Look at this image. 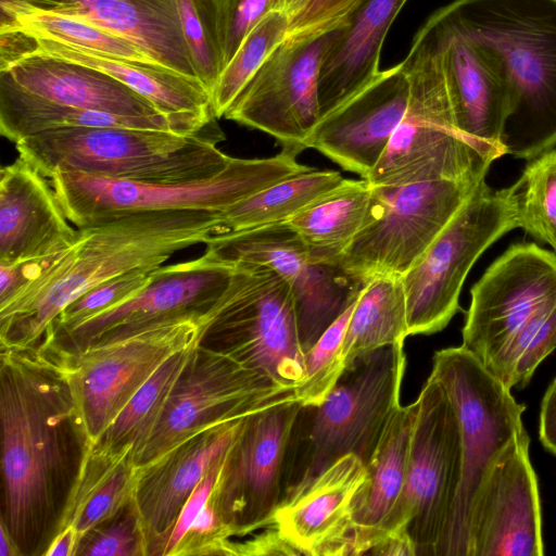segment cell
Listing matches in <instances>:
<instances>
[{"label": "cell", "mask_w": 556, "mask_h": 556, "mask_svg": "<svg viewBox=\"0 0 556 556\" xmlns=\"http://www.w3.org/2000/svg\"><path fill=\"white\" fill-rule=\"evenodd\" d=\"M516 184L519 228L556 250V149L527 164Z\"/></svg>", "instance_id": "40"}, {"label": "cell", "mask_w": 556, "mask_h": 556, "mask_svg": "<svg viewBox=\"0 0 556 556\" xmlns=\"http://www.w3.org/2000/svg\"><path fill=\"white\" fill-rule=\"evenodd\" d=\"M197 344L169 356L93 444L113 452L132 448L136 458L157 426L173 388Z\"/></svg>", "instance_id": "36"}, {"label": "cell", "mask_w": 556, "mask_h": 556, "mask_svg": "<svg viewBox=\"0 0 556 556\" xmlns=\"http://www.w3.org/2000/svg\"><path fill=\"white\" fill-rule=\"evenodd\" d=\"M236 553L239 555H301L275 528L252 540L236 542Z\"/></svg>", "instance_id": "48"}, {"label": "cell", "mask_w": 556, "mask_h": 556, "mask_svg": "<svg viewBox=\"0 0 556 556\" xmlns=\"http://www.w3.org/2000/svg\"><path fill=\"white\" fill-rule=\"evenodd\" d=\"M204 252L232 266L270 267L289 283L304 354L367 283L337 265L315 262L302 238L286 222L214 236L205 243Z\"/></svg>", "instance_id": "16"}, {"label": "cell", "mask_w": 556, "mask_h": 556, "mask_svg": "<svg viewBox=\"0 0 556 556\" xmlns=\"http://www.w3.org/2000/svg\"><path fill=\"white\" fill-rule=\"evenodd\" d=\"M40 10L74 15L136 46L152 62L197 78L175 0H26L8 13Z\"/></svg>", "instance_id": "26"}, {"label": "cell", "mask_w": 556, "mask_h": 556, "mask_svg": "<svg viewBox=\"0 0 556 556\" xmlns=\"http://www.w3.org/2000/svg\"><path fill=\"white\" fill-rule=\"evenodd\" d=\"M0 426V525L18 556H45L92 444L70 351L49 338L1 348Z\"/></svg>", "instance_id": "1"}, {"label": "cell", "mask_w": 556, "mask_h": 556, "mask_svg": "<svg viewBox=\"0 0 556 556\" xmlns=\"http://www.w3.org/2000/svg\"><path fill=\"white\" fill-rule=\"evenodd\" d=\"M405 367L404 342L382 346L346 367L319 405H302L291 434L282 502L344 455L368 463L401 405Z\"/></svg>", "instance_id": "5"}, {"label": "cell", "mask_w": 556, "mask_h": 556, "mask_svg": "<svg viewBox=\"0 0 556 556\" xmlns=\"http://www.w3.org/2000/svg\"><path fill=\"white\" fill-rule=\"evenodd\" d=\"M224 456L225 454L216 459L184 505L169 536L164 556L173 555L175 548L188 532L194 518L208 501L218 477Z\"/></svg>", "instance_id": "46"}, {"label": "cell", "mask_w": 556, "mask_h": 556, "mask_svg": "<svg viewBox=\"0 0 556 556\" xmlns=\"http://www.w3.org/2000/svg\"><path fill=\"white\" fill-rule=\"evenodd\" d=\"M25 34L28 37V53L41 51L94 67L141 94L163 115L200 123L217 118L213 113L211 93L197 78L157 63L109 56L54 39Z\"/></svg>", "instance_id": "29"}, {"label": "cell", "mask_w": 556, "mask_h": 556, "mask_svg": "<svg viewBox=\"0 0 556 556\" xmlns=\"http://www.w3.org/2000/svg\"><path fill=\"white\" fill-rule=\"evenodd\" d=\"M529 435L511 442L489 472L469 529L468 556H541V505Z\"/></svg>", "instance_id": "20"}, {"label": "cell", "mask_w": 556, "mask_h": 556, "mask_svg": "<svg viewBox=\"0 0 556 556\" xmlns=\"http://www.w3.org/2000/svg\"><path fill=\"white\" fill-rule=\"evenodd\" d=\"M352 2V0H307L290 17L288 35L301 33L340 17Z\"/></svg>", "instance_id": "47"}, {"label": "cell", "mask_w": 556, "mask_h": 556, "mask_svg": "<svg viewBox=\"0 0 556 556\" xmlns=\"http://www.w3.org/2000/svg\"><path fill=\"white\" fill-rule=\"evenodd\" d=\"M77 229L42 174L21 157L0 170V264L43 260L66 250Z\"/></svg>", "instance_id": "25"}, {"label": "cell", "mask_w": 556, "mask_h": 556, "mask_svg": "<svg viewBox=\"0 0 556 556\" xmlns=\"http://www.w3.org/2000/svg\"><path fill=\"white\" fill-rule=\"evenodd\" d=\"M75 241L48 257L35 277L0 304V348L38 344L60 313L98 285L151 270L187 248L220 235L219 213L140 212L77 228Z\"/></svg>", "instance_id": "2"}, {"label": "cell", "mask_w": 556, "mask_h": 556, "mask_svg": "<svg viewBox=\"0 0 556 556\" xmlns=\"http://www.w3.org/2000/svg\"><path fill=\"white\" fill-rule=\"evenodd\" d=\"M539 437L542 445L556 456V377L541 404Z\"/></svg>", "instance_id": "49"}, {"label": "cell", "mask_w": 556, "mask_h": 556, "mask_svg": "<svg viewBox=\"0 0 556 556\" xmlns=\"http://www.w3.org/2000/svg\"><path fill=\"white\" fill-rule=\"evenodd\" d=\"M78 543L75 529L67 527L56 535L45 556H75Z\"/></svg>", "instance_id": "51"}, {"label": "cell", "mask_w": 556, "mask_h": 556, "mask_svg": "<svg viewBox=\"0 0 556 556\" xmlns=\"http://www.w3.org/2000/svg\"><path fill=\"white\" fill-rule=\"evenodd\" d=\"M432 16L456 125L465 137L496 160L505 154L502 134L511 105L504 66L489 48L465 36L442 9Z\"/></svg>", "instance_id": "21"}, {"label": "cell", "mask_w": 556, "mask_h": 556, "mask_svg": "<svg viewBox=\"0 0 556 556\" xmlns=\"http://www.w3.org/2000/svg\"><path fill=\"white\" fill-rule=\"evenodd\" d=\"M366 477L358 456L340 457L282 502L273 525L301 555H351L354 502Z\"/></svg>", "instance_id": "24"}, {"label": "cell", "mask_w": 556, "mask_h": 556, "mask_svg": "<svg viewBox=\"0 0 556 556\" xmlns=\"http://www.w3.org/2000/svg\"><path fill=\"white\" fill-rule=\"evenodd\" d=\"M285 0H220L224 67L248 34L270 12L285 11Z\"/></svg>", "instance_id": "45"}, {"label": "cell", "mask_w": 556, "mask_h": 556, "mask_svg": "<svg viewBox=\"0 0 556 556\" xmlns=\"http://www.w3.org/2000/svg\"><path fill=\"white\" fill-rule=\"evenodd\" d=\"M290 15L274 11L266 15L243 39L235 55L224 67L212 92V109L219 118L237 96L288 35Z\"/></svg>", "instance_id": "39"}, {"label": "cell", "mask_w": 556, "mask_h": 556, "mask_svg": "<svg viewBox=\"0 0 556 556\" xmlns=\"http://www.w3.org/2000/svg\"><path fill=\"white\" fill-rule=\"evenodd\" d=\"M343 179L334 170L308 168L278 180L220 212V235L287 222Z\"/></svg>", "instance_id": "35"}, {"label": "cell", "mask_w": 556, "mask_h": 556, "mask_svg": "<svg viewBox=\"0 0 556 556\" xmlns=\"http://www.w3.org/2000/svg\"><path fill=\"white\" fill-rule=\"evenodd\" d=\"M519 228L516 184L492 189L481 181L471 197L402 276L409 336L443 330L459 311L464 281L479 256Z\"/></svg>", "instance_id": "10"}, {"label": "cell", "mask_w": 556, "mask_h": 556, "mask_svg": "<svg viewBox=\"0 0 556 556\" xmlns=\"http://www.w3.org/2000/svg\"><path fill=\"white\" fill-rule=\"evenodd\" d=\"M291 394L293 389L198 343L135 464L147 466L203 430L242 419Z\"/></svg>", "instance_id": "15"}, {"label": "cell", "mask_w": 556, "mask_h": 556, "mask_svg": "<svg viewBox=\"0 0 556 556\" xmlns=\"http://www.w3.org/2000/svg\"><path fill=\"white\" fill-rule=\"evenodd\" d=\"M199 344L293 389L304 374L291 287L263 265H233L207 315Z\"/></svg>", "instance_id": "9"}, {"label": "cell", "mask_w": 556, "mask_h": 556, "mask_svg": "<svg viewBox=\"0 0 556 556\" xmlns=\"http://www.w3.org/2000/svg\"><path fill=\"white\" fill-rule=\"evenodd\" d=\"M416 404L406 481L382 539L407 531L416 556H440L462 478L460 430L448 395L431 372Z\"/></svg>", "instance_id": "11"}, {"label": "cell", "mask_w": 556, "mask_h": 556, "mask_svg": "<svg viewBox=\"0 0 556 556\" xmlns=\"http://www.w3.org/2000/svg\"><path fill=\"white\" fill-rule=\"evenodd\" d=\"M0 29H20L109 56L152 62L126 39L74 15L24 10L1 18Z\"/></svg>", "instance_id": "37"}, {"label": "cell", "mask_w": 556, "mask_h": 556, "mask_svg": "<svg viewBox=\"0 0 556 556\" xmlns=\"http://www.w3.org/2000/svg\"><path fill=\"white\" fill-rule=\"evenodd\" d=\"M371 190L364 178L343 179L286 223L302 238L315 262L336 265L367 220Z\"/></svg>", "instance_id": "33"}, {"label": "cell", "mask_w": 556, "mask_h": 556, "mask_svg": "<svg viewBox=\"0 0 556 556\" xmlns=\"http://www.w3.org/2000/svg\"><path fill=\"white\" fill-rule=\"evenodd\" d=\"M137 477L132 448L113 452L91 444L66 505L60 532L72 527L80 542L134 497Z\"/></svg>", "instance_id": "32"}, {"label": "cell", "mask_w": 556, "mask_h": 556, "mask_svg": "<svg viewBox=\"0 0 556 556\" xmlns=\"http://www.w3.org/2000/svg\"><path fill=\"white\" fill-rule=\"evenodd\" d=\"M75 556H148L134 497L114 517L88 532Z\"/></svg>", "instance_id": "43"}, {"label": "cell", "mask_w": 556, "mask_h": 556, "mask_svg": "<svg viewBox=\"0 0 556 556\" xmlns=\"http://www.w3.org/2000/svg\"><path fill=\"white\" fill-rule=\"evenodd\" d=\"M463 346L484 364L539 309L556 302V254L509 247L471 288Z\"/></svg>", "instance_id": "19"}, {"label": "cell", "mask_w": 556, "mask_h": 556, "mask_svg": "<svg viewBox=\"0 0 556 556\" xmlns=\"http://www.w3.org/2000/svg\"><path fill=\"white\" fill-rule=\"evenodd\" d=\"M352 1L354 2L355 0H352ZM353 2H352V3H353Z\"/></svg>", "instance_id": "54"}, {"label": "cell", "mask_w": 556, "mask_h": 556, "mask_svg": "<svg viewBox=\"0 0 556 556\" xmlns=\"http://www.w3.org/2000/svg\"><path fill=\"white\" fill-rule=\"evenodd\" d=\"M416 401L400 405L372 456L354 502L351 555H365L381 541L383 527L400 501L407 476Z\"/></svg>", "instance_id": "30"}, {"label": "cell", "mask_w": 556, "mask_h": 556, "mask_svg": "<svg viewBox=\"0 0 556 556\" xmlns=\"http://www.w3.org/2000/svg\"><path fill=\"white\" fill-rule=\"evenodd\" d=\"M501 60L511 91L505 154L532 160L556 146V0H455L442 8Z\"/></svg>", "instance_id": "3"}, {"label": "cell", "mask_w": 556, "mask_h": 556, "mask_svg": "<svg viewBox=\"0 0 556 556\" xmlns=\"http://www.w3.org/2000/svg\"><path fill=\"white\" fill-rule=\"evenodd\" d=\"M408 97L409 83L402 64L382 71L365 88L320 117L306 147L366 178L400 125Z\"/></svg>", "instance_id": "22"}, {"label": "cell", "mask_w": 556, "mask_h": 556, "mask_svg": "<svg viewBox=\"0 0 556 556\" xmlns=\"http://www.w3.org/2000/svg\"><path fill=\"white\" fill-rule=\"evenodd\" d=\"M406 1L355 0L350 5L340 34L323 59L318 79L320 117L378 76L384 38Z\"/></svg>", "instance_id": "28"}, {"label": "cell", "mask_w": 556, "mask_h": 556, "mask_svg": "<svg viewBox=\"0 0 556 556\" xmlns=\"http://www.w3.org/2000/svg\"><path fill=\"white\" fill-rule=\"evenodd\" d=\"M217 121L197 132L127 127H66L15 143L18 157L45 177L81 172L143 182H181L222 172L231 156L217 148Z\"/></svg>", "instance_id": "4"}, {"label": "cell", "mask_w": 556, "mask_h": 556, "mask_svg": "<svg viewBox=\"0 0 556 556\" xmlns=\"http://www.w3.org/2000/svg\"><path fill=\"white\" fill-rule=\"evenodd\" d=\"M281 150L266 159L232 157L215 176L181 182H143L81 172L49 178L67 219L77 228L140 212L220 213L254 192L311 167Z\"/></svg>", "instance_id": "7"}, {"label": "cell", "mask_w": 556, "mask_h": 556, "mask_svg": "<svg viewBox=\"0 0 556 556\" xmlns=\"http://www.w3.org/2000/svg\"><path fill=\"white\" fill-rule=\"evenodd\" d=\"M198 79L212 92L224 70L220 0H175Z\"/></svg>", "instance_id": "41"}, {"label": "cell", "mask_w": 556, "mask_h": 556, "mask_svg": "<svg viewBox=\"0 0 556 556\" xmlns=\"http://www.w3.org/2000/svg\"><path fill=\"white\" fill-rule=\"evenodd\" d=\"M556 348V302L539 309L483 366L506 388H522Z\"/></svg>", "instance_id": "38"}, {"label": "cell", "mask_w": 556, "mask_h": 556, "mask_svg": "<svg viewBox=\"0 0 556 556\" xmlns=\"http://www.w3.org/2000/svg\"><path fill=\"white\" fill-rule=\"evenodd\" d=\"M356 300L305 353L304 374L294 388V396L303 406L319 405L345 370L341 348Z\"/></svg>", "instance_id": "42"}, {"label": "cell", "mask_w": 556, "mask_h": 556, "mask_svg": "<svg viewBox=\"0 0 556 556\" xmlns=\"http://www.w3.org/2000/svg\"><path fill=\"white\" fill-rule=\"evenodd\" d=\"M409 83L405 114L366 179L396 187L432 180H485L492 156L458 129L446 93L437 23L431 16L401 62Z\"/></svg>", "instance_id": "6"}, {"label": "cell", "mask_w": 556, "mask_h": 556, "mask_svg": "<svg viewBox=\"0 0 556 556\" xmlns=\"http://www.w3.org/2000/svg\"><path fill=\"white\" fill-rule=\"evenodd\" d=\"M481 181L441 179L371 186L367 220L336 265L365 282L381 275L402 277Z\"/></svg>", "instance_id": "12"}, {"label": "cell", "mask_w": 556, "mask_h": 556, "mask_svg": "<svg viewBox=\"0 0 556 556\" xmlns=\"http://www.w3.org/2000/svg\"><path fill=\"white\" fill-rule=\"evenodd\" d=\"M431 374L453 404L462 443L460 484L440 556H468L482 484L509 444L528 435L521 419L525 405L463 345L437 351Z\"/></svg>", "instance_id": "8"}, {"label": "cell", "mask_w": 556, "mask_h": 556, "mask_svg": "<svg viewBox=\"0 0 556 556\" xmlns=\"http://www.w3.org/2000/svg\"><path fill=\"white\" fill-rule=\"evenodd\" d=\"M409 336L402 277L371 278L359 292L341 348L344 367L382 346L404 342Z\"/></svg>", "instance_id": "34"}, {"label": "cell", "mask_w": 556, "mask_h": 556, "mask_svg": "<svg viewBox=\"0 0 556 556\" xmlns=\"http://www.w3.org/2000/svg\"><path fill=\"white\" fill-rule=\"evenodd\" d=\"M242 419L203 430L138 468L134 502L148 556H164L184 505L216 459L225 454Z\"/></svg>", "instance_id": "23"}, {"label": "cell", "mask_w": 556, "mask_h": 556, "mask_svg": "<svg viewBox=\"0 0 556 556\" xmlns=\"http://www.w3.org/2000/svg\"><path fill=\"white\" fill-rule=\"evenodd\" d=\"M0 556H18L16 546L8 534L5 529L0 525Z\"/></svg>", "instance_id": "52"}, {"label": "cell", "mask_w": 556, "mask_h": 556, "mask_svg": "<svg viewBox=\"0 0 556 556\" xmlns=\"http://www.w3.org/2000/svg\"><path fill=\"white\" fill-rule=\"evenodd\" d=\"M381 556H416L415 544L407 531L388 534L370 552Z\"/></svg>", "instance_id": "50"}, {"label": "cell", "mask_w": 556, "mask_h": 556, "mask_svg": "<svg viewBox=\"0 0 556 556\" xmlns=\"http://www.w3.org/2000/svg\"><path fill=\"white\" fill-rule=\"evenodd\" d=\"M340 17L287 35L231 103L224 117L274 137L281 150L299 155L319 115L323 59L340 34Z\"/></svg>", "instance_id": "13"}, {"label": "cell", "mask_w": 556, "mask_h": 556, "mask_svg": "<svg viewBox=\"0 0 556 556\" xmlns=\"http://www.w3.org/2000/svg\"><path fill=\"white\" fill-rule=\"evenodd\" d=\"M555 254H556V250H555Z\"/></svg>", "instance_id": "55"}, {"label": "cell", "mask_w": 556, "mask_h": 556, "mask_svg": "<svg viewBox=\"0 0 556 556\" xmlns=\"http://www.w3.org/2000/svg\"><path fill=\"white\" fill-rule=\"evenodd\" d=\"M0 78L61 105L125 116L163 115L149 100L114 77L41 51H31L1 65Z\"/></svg>", "instance_id": "27"}, {"label": "cell", "mask_w": 556, "mask_h": 556, "mask_svg": "<svg viewBox=\"0 0 556 556\" xmlns=\"http://www.w3.org/2000/svg\"><path fill=\"white\" fill-rule=\"evenodd\" d=\"M168 116L140 117L56 104L0 78V134L13 143L29 136L66 127H127L197 132L211 125Z\"/></svg>", "instance_id": "31"}, {"label": "cell", "mask_w": 556, "mask_h": 556, "mask_svg": "<svg viewBox=\"0 0 556 556\" xmlns=\"http://www.w3.org/2000/svg\"><path fill=\"white\" fill-rule=\"evenodd\" d=\"M232 271V265L206 252L194 260L162 265L136 295L71 328L50 331L42 339L78 352L159 324L206 317L227 289Z\"/></svg>", "instance_id": "17"}, {"label": "cell", "mask_w": 556, "mask_h": 556, "mask_svg": "<svg viewBox=\"0 0 556 556\" xmlns=\"http://www.w3.org/2000/svg\"><path fill=\"white\" fill-rule=\"evenodd\" d=\"M206 317L159 324L72 353L76 391L91 443L174 353L199 343Z\"/></svg>", "instance_id": "18"}, {"label": "cell", "mask_w": 556, "mask_h": 556, "mask_svg": "<svg viewBox=\"0 0 556 556\" xmlns=\"http://www.w3.org/2000/svg\"><path fill=\"white\" fill-rule=\"evenodd\" d=\"M301 407L291 394L241 420L211 494L230 540L273 525L283 501L289 445Z\"/></svg>", "instance_id": "14"}, {"label": "cell", "mask_w": 556, "mask_h": 556, "mask_svg": "<svg viewBox=\"0 0 556 556\" xmlns=\"http://www.w3.org/2000/svg\"><path fill=\"white\" fill-rule=\"evenodd\" d=\"M154 269L129 271L90 289L60 313L47 333L71 328L136 295L147 286Z\"/></svg>", "instance_id": "44"}, {"label": "cell", "mask_w": 556, "mask_h": 556, "mask_svg": "<svg viewBox=\"0 0 556 556\" xmlns=\"http://www.w3.org/2000/svg\"><path fill=\"white\" fill-rule=\"evenodd\" d=\"M307 0H285L283 10L290 15H294Z\"/></svg>", "instance_id": "53"}]
</instances>
